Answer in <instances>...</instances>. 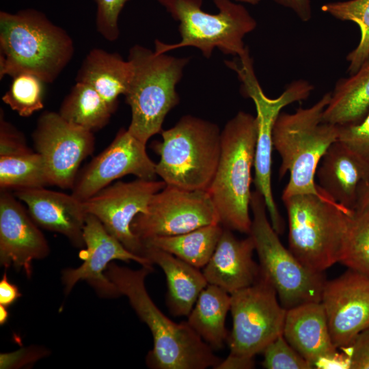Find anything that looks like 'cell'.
<instances>
[{
    "label": "cell",
    "instance_id": "f546056e",
    "mask_svg": "<svg viewBox=\"0 0 369 369\" xmlns=\"http://www.w3.org/2000/svg\"><path fill=\"white\" fill-rule=\"evenodd\" d=\"M321 10L342 21L355 23L360 31V39L357 46L348 53V74L355 72L369 57V0H347L324 3Z\"/></svg>",
    "mask_w": 369,
    "mask_h": 369
},
{
    "label": "cell",
    "instance_id": "d590c367",
    "mask_svg": "<svg viewBox=\"0 0 369 369\" xmlns=\"http://www.w3.org/2000/svg\"><path fill=\"white\" fill-rule=\"evenodd\" d=\"M24 135L5 120L3 111L0 113V156L12 155L31 151Z\"/></svg>",
    "mask_w": 369,
    "mask_h": 369
},
{
    "label": "cell",
    "instance_id": "277c9868",
    "mask_svg": "<svg viewBox=\"0 0 369 369\" xmlns=\"http://www.w3.org/2000/svg\"><path fill=\"white\" fill-rule=\"evenodd\" d=\"M258 135L256 117L238 111L221 132V153L217 168L207 191L226 229L249 234L254 165Z\"/></svg>",
    "mask_w": 369,
    "mask_h": 369
},
{
    "label": "cell",
    "instance_id": "f1b7e54d",
    "mask_svg": "<svg viewBox=\"0 0 369 369\" xmlns=\"http://www.w3.org/2000/svg\"><path fill=\"white\" fill-rule=\"evenodd\" d=\"M51 185L44 161L33 150L0 156L1 189L15 191Z\"/></svg>",
    "mask_w": 369,
    "mask_h": 369
},
{
    "label": "cell",
    "instance_id": "52a82bcc",
    "mask_svg": "<svg viewBox=\"0 0 369 369\" xmlns=\"http://www.w3.org/2000/svg\"><path fill=\"white\" fill-rule=\"evenodd\" d=\"M282 201L288 221V249L318 273L339 262L352 210L327 195L298 194Z\"/></svg>",
    "mask_w": 369,
    "mask_h": 369
},
{
    "label": "cell",
    "instance_id": "5b68a950",
    "mask_svg": "<svg viewBox=\"0 0 369 369\" xmlns=\"http://www.w3.org/2000/svg\"><path fill=\"white\" fill-rule=\"evenodd\" d=\"M132 73L124 94L131 109L128 132L144 144L161 133L167 114L179 103L176 90L189 58L157 54L141 45L133 46L127 59Z\"/></svg>",
    "mask_w": 369,
    "mask_h": 369
},
{
    "label": "cell",
    "instance_id": "30bf717a",
    "mask_svg": "<svg viewBox=\"0 0 369 369\" xmlns=\"http://www.w3.org/2000/svg\"><path fill=\"white\" fill-rule=\"evenodd\" d=\"M234 60L226 61L241 82L243 96L250 98L256 107L258 135L255 150L254 182L256 190L264 197L271 223L278 234L284 230V222L273 198L271 187L273 130L275 122L286 106L307 99L314 87L308 81L297 79L286 85L277 98H270L263 92L253 66L249 49Z\"/></svg>",
    "mask_w": 369,
    "mask_h": 369
},
{
    "label": "cell",
    "instance_id": "6da1fadb",
    "mask_svg": "<svg viewBox=\"0 0 369 369\" xmlns=\"http://www.w3.org/2000/svg\"><path fill=\"white\" fill-rule=\"evenodd\" d=\"M153 267L141 266L133 270L110 262L106 276L126 296L139 318L150 329L153 348L146 356L147 366L153 369L215 368L221 361L213 349L191 327L187 321L176 323L154 304L145 285Z\"/></svg>",
    "mask_w": 369,
    "mask_h": 369
},
{
    "label": "cell",
    "instance_id": "83f0119b",
    "mask_svg": "<svg viewBox=\"0 0 369 369\" xmlns=\"http://www.w3.org/2000/svg\"><path fill=\"white\" fill-rule=\"evenodd\" d=\"M114 111L92 87L77 82L58 113L68 122L94 133L109 123Z\"/></svg>",
    "mask_w": 369,
    "mask_h": 369
},
{
    "label": "cell",
    "instance_id": "e0dca14e",
    "mask_svg": "<svg viewBox=\"0 0 369 369\" xmlns=\"http://www.w3.org/2000/svg\"><path fill=\"white\" fill-rule=\"evenodd\" d=\"M331 340L337 348L348 347L369 327V278L351 269L326 281L321 297Z\"/></svg>",
    "mask_w": 369,
    "mask_h": 369
},
{
    "label": "cell",
    "instance_id": "8992f818",
    "mask_svg": "<svg viewBox=\"0 0 369 369\" xmlns=\"http://www.w3.org/2000/svg\"><path fill=\"white\" fill-rule=\"evenodd\" d=\"M153 148L159 156L156 174L166 184L189 191H207L221 153V132L216 124L187 115L162 131Z\"/></svg>",
    "mask_w": 369,
    "mask_h": 369
},
{
    "label": "cell",
    "instance_id": "7402d4cb",
    "mask_svg": "<svg viewBox=\"0 0 369 369\" xmlns=\"http://www.w3.org/2000/svg\"><path fill=\"white\" fill-rule=\"evenodd\" d=\"M316 176L322 193L340 205L353 210L360 185L369 182V165L338 140L322 157Z\"/></svg>",
    "mask_w": 369,
    "mask_h": 369
},
{
    "label": "cell",
    "instance_id": "e575fe53",
    "mask_svg": "<svg viewBox=\"0 0 369 369\" xmlns=\"http://www.w3.org/2000/svg\"><path fill=\"white\" fill-rule=\"evenodd\" d=\"M338 126V140L369 165V113L357 124Z\"/></svg>",
    "mask_w": 369,
    "mask_h": 369
},
{
    "label": "cell",
    "instance_id": "3957f363",
    "mask_svg": "<svg viewBox=\"0 0 369 369\" xmlns=\"http://www.w3.org/2000/svg\"><path fill=\"white\" fill-rule=\"evenodd\" d=\"M331 97L325 93L314 105L293 113L282 111L273 130V148L281 157L279 179L288 172L282 199L295 195H325L314 179L318 165L329 146L338 140L339 126L324 121Z\"/></svg>",
    "mask_w": 369,
    "mask_h": 369
},
{
    "label": "cell",
    "instance_id": "cb8c5ba5",
    "mask_svg": "<svg viewBox=\"0 0 369 369\" xmlns=\"http://www.w3.org/2000/svg\"><path fill=\"white\" fill-rule=\"evenodd\" d=\"M132 67L130 62L117 53L102 49H92L80 66L76 81L92 87L114 110L118 97L124 95L130 82Z\"/></svg>",
    "mask_w": 369,
    "mask_h": 369
},
{
    "label": "cell",
    "instance_id": "f35d334b",
    "mask_svg": "<svg viewBox=\"0 0 369 369\" xmlns=\"http://www.w3.org/2000/svg\"><path fill=\"white\" fill-rule=\"evenodd\" d=\"M275 3L291 10L303 22L312 16L311 0H272Z\"/></svg>",
    "mask_w": 369,
    "mask_h": 369
},
{
    "label": "cell",
    "instance_id": "7bdbcfd3",
    "mask_svg": "<svg viewBox=\"0 0 369 369\" xmlns=\"http://www.w3.org/2000/svg\"><path fill=\"white\" fill-rule=\"evenodd\" d=\"M8 317L9 312L7 310V308L2 305H0V325H3L6 323L8 320Z\"/></svg>",
    "mask_w": 369,
    "mask_h": 369
},
{
    "label": "cell",
    "instance_id": "ffe728a7",
    "mask_svg": "<svg viewBox=\"0 0 369 369\" xmlns=\"http://www.w3.org/2000/svg\"><path fill=\"white\" fill-rule=\"evenodd\" d=\"M14 194L26 204L38 226L65 236L74 247L85 245L83 228L87 213L83 201L72 194L45 187L18 190Z\"/></svg>",
    "mask_w": 369,
    "mask_h": 369
},
{
    "label": "cell",
    "instance_id": "ee69618b",
    "mask_svg": "<svg viewBox=\"0 0 369 369\" xmlns=\"http://www.w3.org/2000/svg\"><path fill=\"white\" fill-rule=\"evenodd\" d=\"M238 2L246 3L251 5H256L260 2L261 0H235Z\"/></svg>",
    "mask_w": 369,
    "mask_h": 369
},
{
    "label": "cell",
    "instance_id": "8fae6325",
    "mask_svg": "<svg viewBox=\"0 0 369 369\" xmlns=\"http://www.w3.org/2000/svg\"><path fill=\"white\" fill-rule=\"evenodd\" d=\"M230 296L232 329L227 340L230 354L254 358L283 335L287 310L262 275L254 284Z\"/></svg>",
    "mask_w": 369,
    "mask_h": 369
},
{
    "label": "cell",
    "instance_id": "ac0fdd59",
    "mask_svg": "<svg viewBox=\"0 0 369 369\" xmlns=\"http://www.w3.org/2000/svg\"><path fill=\"white\" fill-rule=\"evenodd\" d=\"M50 248L38 226L19 200L8 190L0 191V264L5 269L32 274L34 260L48 256Z\"/></svg>",
    "mask_w": 369,
    "mask_h": 369
},
{
    "label": "cell",
    "instance_id": "8d00e7d4",
    "mask_svg": "<svg viewBox=\"0 0 369 369\" xmlns=\"http://www.w3.org/2000/svg\"><path fill=\"white\" fill-rule=\"evenodd\" d=\"M47 354V350L36 346L25 347L12 353H1L0 368H19L36 362Z\"/></svg>",
    "mask_w": 369,
    "mask_h": 369
},
{
    "label": "cell",
    "instance_id": "44dd1931",
    "mask_svg": "<svg viewBox=\"0 0 369 369\" xmlns=\"http://www.w3.org/2000/svg\"><path fill=\"white\" fill-rule=\"evenodd\" d=\"M254 250L250 235L238 239L232 230L223 228L211 258L203 268L208 284L230 294L254 284L261 275L259 264L253 260Z\"/></svg>",
    "mask_w": 369,
    "mask_h": 369
},
{
    "label": "cell",
    "instance_id": "484cf974",
    "mask_svg": "<svg viewBox=\"0 0 369 369\" xmlns=\"http://www.w3.org/2000/svg\"><path fill=\"white\" fill-rule=\"evenodd\" d=\"M230 305L229 292L208 284L188 315L189 325L213 350L223 348L227 342L229 334L225 323Z\"/></svg>",
    "mask_w": 369,
    "mask_h": 369
},
{
    "label": "cell",
    "instance_id": "4dcf8cb0",
    "mask_svg": "<svg viewBox=\"0 0 369 369\" xmlns=\"http://www.w3.org/2000/svg\"><path fill=\"white\" fill-rule=\"evenodd\" d=\"M339 262L369 278V206L352 210Z\"/></svg>",
    "mask_w": 369,
    "mask_h": 369
},
{
    "label": "cell",
    "instance_id": "9a60e30c",
    "mask_svg": "<svg viewBox=\"0 0 369 369\" xmlns=\"http://www.w3.org/2000/svg\"><path fill=\"white\" fill-rule=\"evenodd\" d=\"M146 145L128 129L121 128L108 147L78 174L72 194L83 202L113 180L129 174L155 180L156 163L149 157Z\"/></svg>",
    "mask_w": 369,
    "mask_h": 369
},
{
    "label": "cell",
    "instance_id": "d4e9b609",
    "mask_svg": "<svg viewBox=\"0 0 369 369\" xmlns=\"http://www.w3.org/2000/svg\"><path fill=\"white\" fill-rule=\"evenodd\" d=\"M368 113L369 57L355 72L337 81L323 120L337 126H346L359 122Z\"/></svg>",
    "mask_w": 369,
    "mask_h": 369
},
{
    "label": "cell",
    "instance_id": "603a6c76",
    "mask_svg": "<svg viewBox=\"0 0 369 369\" xmlns=\"http://www.w3.org/2000/svg\"><path fill=\"white\" fill-rule=\"evenodd\" d=\"M144 244L143 257L159 266L167 280V305L174 316H188L199 295L208 284L203 273L174 255Z\"/></svg>",
    "mask_w": 369,
    "mask_h": 369
},
{
    "label": "cell",
    "instance_id": "4fadbf2b",
    "mask_svg": "<svg viewBox=\"0 0 369 369\" xmlns=\"http://www.w3.org/2000/svg\"><path fill=\"white\" fill-rule=\"evenodd\" d=\"M32 138L51 185L72 189L81 163L93 152V133L68 122L59 113L44 111L38 120Z\"/></svg>",
    "mask_w": 369,
    "mask_h": 369
},
{
    "label": "cell",
    "instance_id": "5bb4252c",
    "mask_svg": "<svg viewBox=\"0 0 369 369\" xmlns=\"http://www.w3.org/2000/svg\"><path fill=\"white\" fill-rule=\"evenodd\" d=\"M165 186L163 180L138 178L118 181L83 201L84 208L128 251L143 257L144 244L133 232L131 223L138 214L146 211L153 195Z\"/></svg>",
    "mask_w": 369,
    "mask_h": 369
},
{
    "label": "cell",
    "instance_id": "74e56055",
    "mask_svg": "<svg viewBox=\"0 0 369 369\" xmlns=\"http://www.w3.org/2000/svg\"><path fill=\"white\" fill-rule=\"evenodd\" d=\"M344 349L348 357L349 369H369V327L358 333Z\"/></svg>",
    "mask_w": 369,
    "mask_h": 369
},
{
    "label": "cell",
    "instance_id": "ba28073f",
    "mask_svg": "<svg viewBox=\"0 0 369 369\" xmlns=\"http://www.w3.org/2000/svg\"><path fill=\"white\" fill-rule=\"evenodd\" d=\"M179 22L181 40L166 44L154 42V51L165 53L175 49L193 46L210 58L215 48L236 57L248 49L243 39L256 26V19L241 3L231 0H213L219 12L210 14L202 10V0H157Z\"/></svg>",
    "mask_w": 369,
    "mask_h": 369
},
{
    "label": "cell",
    "instance_id": "60d3db41",
    "mask_svg": "<svg viewBox=\"0 0 369 369\" xmlns=\"http://www.w3.org/2000/svg\"><path fill=\"white\" fill-rule=\"evenodd\" d=\"M255 366L253 358L229 354L225 359L215 368V369H250Z\"/></svg>",
    "mask_w": 369,
    "mask_h": 369
},
{
    "label": "cell",
    "instance_id": "7c38bea8",
    "mask_svg": "<svg viewBox=\"0 0 369 369\" xmlns=\"http://www.w3.org/2000/svg\"><path fill=\"white\" fill-rule=\"evenodd\" d=\"M218 223V215L207 191H189L166 184L153 195L146 211L135 217L131 230L142 241Z\"/></svg>",
    "mask_w": 369,
    "mask_h": 369
},
{
    "label": "cell",
    "instance_id": "1f68e13d",
    "mask_svg": "<svg viewBox=\"0 0 369 369\" xmlns=\"http://www.w3.org/2000/svg\"><path fill=\"white\" fill-rule=\"evenodd\" d=\"M43 83L44 82L33 74L14 75L2 100L20 116L29 117L44 107Z\"/></svg>",
    "mask_w": 369,
    "mask_h": 369
},
{
    "label": "cell",
    "instance_id": "4316f807",
    "mask_svg": "<svg viewBox=\"0 0 369 369\" xmlns=\"http://www.w3.org/2000/svg\"><path fill=\"white\" fill-rule=\"evenodd\" d=\"M223 227L218 223L169 236H158L141 242L169 252L191 265L204 268L211 258Z\"/></svg>",
    "mask_w": 369,
    "mask_h": 369
},
{
    "label": "cell",
    "instance_id": "7a4b0ae2",
    "mask_svg": "<svg viewBox=\"0 0 369 369\" xmlns=\"http://www.w3.org/2000/svg\"><path fill=\"white\" fill-rule=\"evenodd\" d=\"M74 45L46 14L27 8L0 12V79L30 73L52 83L70 63Z\"/></svg>",
    "mask_w": 369,
    "mask_h": 369
},
{
    "label": "cell",
    "instance_id": "ab89813d",
    "mask_svg": "<svg viewBox=\"0 0 369 369\" xmlns=\"http://www.w3.org/2000/svg\"><path fill=\"white\" fill-rule=\"evenodd\" d=\"M20 296L17 286L9 282L5 273L0 281V305L8 308Z\"/></svg>",
    "mask_w": 369,
    "mask_h": 369
},
{
    "label": "cell",
    "instance_id": "d6986e66",
    "mask_svg": "<svg viewBox=\"0 0 369 369\" xmlns=\"http://www.w3.org/2000/svg\"><path fill=\"white\" fill-rule=\"evenodd\" d=\"M283 336L307 361L317 368H349L348 357L332 342L320 302L303 303L286 310Z\"/></svg>",
    "mask_w": 369,
    "mask_h": 369
},
{
    "label": "cell",
    "instance_id": "b9f144b4",
    "mask_svg": "<svg viewBox=\"0 0 369 369\" xmlns=\"http://www.w3.org/2000/svg\"><path fill=\"white\" fill-rule=\"evenodd\" d=\"M369 206V182H363L358 191L357 200L354 209Z\"/></svg>",
    "mask_w": 369,
    "mask_h": 369
},
{
    "label": "cell",
    "instance_id": "836d02e7",
    "mask_svg": "<svg viewBox=\"0 0 369 369\" xmlns=\"http://www.w3.org/2000/svg\"><path fill=\"white\" fill-rule=\"evenodd\" d=\"M129 0H94L96 3V27L98 33L109 42L120 36L118 18Z\"/></svg>",
    "mask_w": 369,
    "mask_h": 369
},
{
    "label": "cell",
    "instance_id": "2e32d148",
    "mask_svg": "<svg viewBox=\"0 0 369 369\" xmlns=\"http://www.w3.org/2000/svg\"><path fill=\"white\" fill-rule=\"evenodd\" d=\"M83 240L86 249L79 253L83 263L76 269L68 268L62 271V280L66 295H69L79 281L85 280L102 297L120 296L117 287L105 273L109 264L114 260H133L141 266L153 267L148 259L128 251L92 214H87L85 218Z\"/></svg>",
    "mask_w": 369,
    "mask_h": 369
},
{
    "label": "cell",
    "instance_id": "d6a6232c",
    "mask_svg": "<svg viewBox=\"0 0 369 369\" xmlns=\"http://www.w3.org/2000/svg\"><path fill=\"white\" fill-rule=\"evenodd\" d=\"M262 366L266 369H310L312 364L303 357L285 339L279 336L262 351Z\"/></svg>",
    "mask_w": 369,
    "mask_h": 369
},
{
    "label": "cell",
    "instance_id": "9c48e42d",
    "mask_svg": "<svg viewBox=\"0 0 369 369\" xmlns=\"http://www.w3.org/2000/svg\"><path fill=\"white\" fill-rule=\"evenodd\" d=\"M250 235L257 252L261 275L275 290L281 305L286 310L310 302H320L327 281L323 273L303 265L281 243L267 217L263 196L252 191Z\"/></svg>",
    "mask_w": 369,
    "mask_h": 369
}]
</instances>
